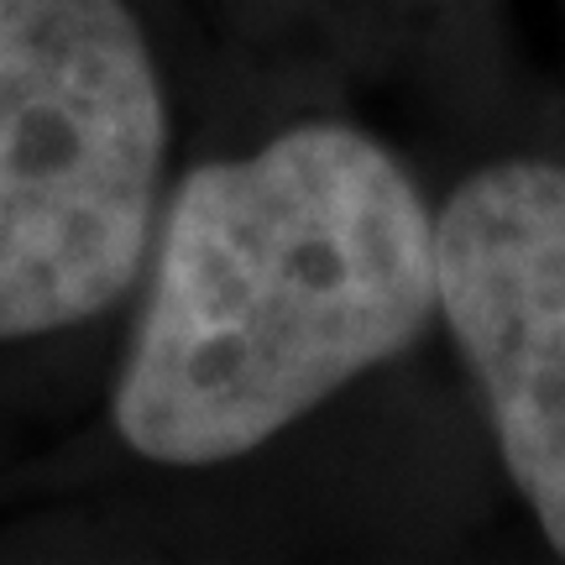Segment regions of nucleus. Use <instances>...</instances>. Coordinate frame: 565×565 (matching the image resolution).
Segmentation results:
<instances>
[{"mask_svg":"<svg viewBox=\"0 0 565 565\" xmlns=\"http://www.w3.org/2000/svg\"><path fill=\"white\" fill-rule=\"evenodd\" d=\"M435 303L408 173L351 126H294L179 189L116 429L162 466L246 456L404 351Z\"/></svg>","mask_w":565,"mask_h":565,"instance_id":"1","label":"nucleus"},{"mask_svg":"<svg viewBox=\"0 0 565 565\" xmlns=\"http://www.w3.org/2000/svg\"><path fill=\"white\" fill-rule=\"evenodd\" d=\"M162 141L158 68L121 0H0V341L131 288Z\"/></svg>","mask_w":565,"mask_h":565,"instance_id":"2","label":"nucleus"},{"mask_svg":"<svg viewBox=\"0 0 565 565\" xmlns=\"http://www.w3.org/2000/svg\"><path fill=\"white\" fill-rule=\"evenodd\" d=\"M435 288L508 471L565 555V168L498 162L466 179L435 225Z\"/></svg>","mask_w":565,"mask_h":565,"instance_id":"3","label":"nucleus"}]
</instances>
